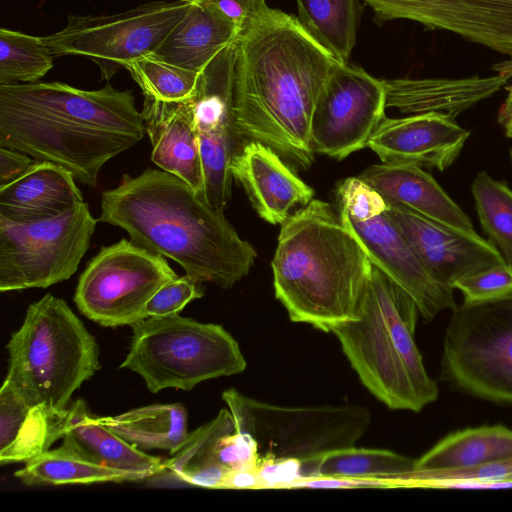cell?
I'll return each instance as SVG.
<instances>
[{
  "instance_id": "6da1fadb",
  "label": "cell",
  "mask_w": 512,
  "mask_h": 512,
  "mask_svg": "<svg viewBox=\"0 0 512 512\" xmlns=\"http://www.w3.org/2000/svg\"><path fill=\"white\" fill-rule=\"evenodd\" d=\"M234 116L240 141H258L298 169L314 161L310 128L339 60L297 17L269 8L236 40Z\"/></svg>"
},
{
  "instance_id": "7a4b0ae2",
  "label": "cell",
  "mask_w": 512,
  "mask_h": 512,
  "mask_svg": "<svg viewBox=\"0 0 512 512\" xmlns=\"http://www.w3.org/2000/svg\"><path fill=\"white\" fill-rule=\"evenodd\" d=\"M146 129L130 90L61 82L0 85V146L70 171L94 188L101 168Z\"/></svg>"
},
{
  "instance_id": "3957f363",
  "label": "cell",
  "mask_w": 512,
  "mask_h": 512,
  "mask_svg": "<svg viewBox=\"0 0 512 512\" xmlns=\"http://www.w3.org/2000/svg\"><path fill=\"white\" fill-rule=\"evenodd\" d=\"M98 221L125 230L134 244L177 262L196 281L224 289L247 276L257 257L222 211L162 169L123 175L102 193Z\"/></svg>"
},
{
  "instance_id": "277c9868",
  "label": "cell",
  "mask_w": 512,
  "mask_h": 512,
  "mask_svg": "<svg viewBox=\"0 0 512 512\" xmlns=\"http://www.w3.org/2000/svg\"><path fill=\"white\" fill-rule=\"evenodd\" d=\"M271 266L275 297L290 320L327 333L358 317L372 271L339 213L318 199L281 224Z\"/></svg>"
},
{
  "instance_id": "5b68a950",
  "label": "cell",
  "mask_w": 512,
  "mask_h": 512,
  "mask_svg": "<svg viewBox=\"0 0 512 512\" xmlns=\"http://www.w3.org/2000/svg\"><path fill=\"white\" fill-rule=\"evenodd\" d=\"M413 299L372 264L358 317L332 330L362 384L392 410L419 412L438 397L414 333Z\"/></svg>"
},
{
  "instance_id": "8992f818",
  "label": "cell",
  "mask_w": 512,
  "mask_h": 512,
  "mask_svg": "<svg viewBox=\"0 0 512 512\" xmlns=\"http://www.w3.org/2000/svg\"><path fill=\"white\" fill-rule=\"evenodd\" d=\"M6 348L4 382L29 405L67 409L73 393L100 368L95 338L69 305L52 294L29 305Z\"/></svg>"
},
{
  "instance_id": "52a82bcc",
  "label": "cell",
  "mask_w": 512,
  "mask_h": 512,
  "mask_svg": "<svg viewBox=\"0 0 512 512\" xmlns=\"http://www.w3.org/2000/svg\"><path fill=\"white\" fill-rule=\"evenodd\" d=\"M131 327L130 349L120 367L141 376L152 393L189 391L246 368L237 341L221 325L172 314L146 317Z\"/></svg>"
},
{
  "instance_id": "ba28073f",
  "label": "cell",
  "mask_w": 512,
  "mask_h": 512,
  "mask_svg": "<svg viewBox=\"0 0 512 512\" xmlns=\"http://www.w3.org/2000/svg\"><path fill=\"white\" fill-rule=\"evenodd\" d=\"M222 399L233 416L235 430L255 440L258 463L283 458L306 461L354 446L371 423V414L364 406H280L234 388L225 390Z\"/></svg>"
},
{
  "instance_id": "9c48e42d",
  "label": "cell",
  "mask_w": 512,
  "mask_h": 512,
  "mask_svg": "<svg viewBox=\"0 0 512 512\" xmlns=\"http://www.w3.org/2000/svg\"><path fill=\"white\" fill-rule=\"evenodd\" d=\"M441 367L442 379L459 390L512 403V294L453 310Z\"/></svg>"
},
{
  "instance_id": "30bf717a",
  "label": "cell",
  "mask_w": 512,
  "mask_h": 512,
  "mask_svg": "<svg viewBox=\"0 0 512 512\" xmlns=\"http://www.w3.org/2000/svg\"><path fill=\"white\" fill-rule=\"evenodd\" d=\"M97 221L83 201L55 216H0V291L47 288L69 279L90 247Z\"/></svg>"
},
{
  "instance_id": "8fae6325",
  "label": "cell",
  "mask_w": 512,
  "mask_h": 512,
  "mask_svg": "<svg viewBox=\"0 0 512 512\" xmlns=\"http://www.w3.org/2000/svg\"><path fill=\"white\" fill-rule=\"evenodd\" d=\"M189 0L152 1L112 15H69L66 26L42 39L54 57L91 59L101 79L153 54L183 19Z\"/></svg>"
},
{
  "instance_id": "7c38bea8",
  "label": "cell",
  "mask_w": 512,
  "mask_h": 512,
  "mask_svg": "<svg viewBox=\"0 0 512 512\" xmlns=\"http://www.w3.org/2000/svg\"><path fill=\"white\" fill-rule=\"evenodd\" d=\"M177 277L165 257L123 238L101 247L89 261L78 279L74 302L101 326H131L145 318L152 296Z\"/></svg>"
},
{
  "instance_id": "4fadbf2b",
  "label": "cell",
  "mask_w": 512,
  "mask_h": 512,
  "mask_svg": "<svg viewBox=\"0 0 512 512\" xmlns=\"http://www.w3.org/2000/svg\"><path fill=\"white\" fill-rule=\"evenodd\" d=\"M386 89L361 67L338 62L317 99L310 128L314 153L342 160L366 147L385 117Z\"/></svg>"
},
{
  "instance_id": "5bb4252c",
  "label": "cell",
  "mask_w": 512,
  "mask_h": 512,
  "mask_svg": "<svg viewBox=\"0 0 512 512\" xmlns=\"http://www.w3.org/2000/svg\"><path fill=\"white\" fill-rule=\"evenodd\" d=\"M235 44L222 49L199 72L191 96L203 167V201L222 212L231 197L229 165L241 142L234 116Z\"/></svg>"
},
{
  "instance_id": "9a60e30c",
  "label": "cell",
  "mask_w": 512,
  "mask_h": 512,
  "mask_svg": "<svg viewBox=\"0 0 512 512\" xmlns=\"http://www.w3.org/2000/svg\"><path fill=\"white\" fill-rule=\"evenodd\" d=\"M379 22L410 20L512 58V0H362Z\"/></svg>"
},
{
  "instance_id": "2e32d148",
  "label": "cell",
  "mask_w": 512,
  "mask_h": 512,
  "mask_svg": "<svg viewBox=\"0 0 512 512\" xmlns=\"http://www.w3.org/2000/svg\"><path fill=\"white\" fill-rule=\"evenodd\" d=\"M371 263L400 286L415 302L419 315L433 320L457 305L453 288L434 279L425 269L387 209L366 219L338 211Z\"/></svg>"
},
{
  "instance_id": "e0dca14e",
  "label": "cell",
  "mask_w": 512,
  "mask_h": 512,
  "mask_svg": "<svg viewBox=\"0 0 512 512\" xmlns=\"http://www.w3.org/2000/svg\"><path fill=\"white\" fill-rule=\"evenodd\" d=\"M387 213L428 273L446 286L452 287L461 277L507 265L497 247L475 230L460 229L400 205H387Z\"/></svg>"
},
{
  "instance_id": "ac0fdd59",
  "label": "cell",
  "mask_w": 512,
  "mask_h": 512,
  "mask_svg": "<svg viewBox=\"0 0 512 512\" xmlns=\"http://www.w3.org/2000/svg\"><path fill=\"white\" fill-rule=\"evenodd\" d=\"M470 132L435 113L411 114L380 122L366 147L382 163H407L443 171L460 155Z\"/></svg>"
},
{
  "instance_id": "d6986e66",
  "label": "cell",
  "mask_w": 512,
  "mask_h": 512,
  "mask_svg": "<svg viewBox=\"0 0 512 512\" xmlns=\"http://www.w3.org/2000/svg\"><path fill=\"white\" fill-rule=\"evenodd\" d=\"M272 148L247 141L233 155L229 170L245 191L259 217L283 224L291 209L313 200L314 190L299 178Z\"/></svg>"
},
{
  "instance_id": "ffe728a7",
  "label": "cell",
  "mask_w": 512,
  "mask_h": 512,
  "mask_svg": "<svg viewBox=\"0 0 512 512\" xmlns=\"http://www.w3.org/2000/svg\"><path fill=\"white\" fill-rule=\"evenodd\" d=\"M141 115L153 163L185 181L203 200L204 176L192 98L162 101L145 97Z\"/></svg>"
},
{
  "instance_id": "44dd1931",
  "label": "cell",
  "mask_w": 512,
  "mask_h": 512,
  "mask_svg": "<svg viewBox=\"0 0 512 512\" xmlns=\"http://www.w3.org/2000/svg\"><path fill=\"white\" fill-rule=\"evenodd\" d=\"M510 78L497 73L458 79L384 80L386 107L404 114L435 113L455 120L465 110L498 92Z\"/></svg>"
},
{
  "instance_id": "7402d4cb",
  "label": "cell",
  "mask_w": 512,
  "mask_h": 512,
  "mask_svg": "<svg viewBox=\"0 0 512 512\" xmlns=\"http://www.w3.org/2000/svg\"><path fill=\"white\" fill-rule=\"evenodd\" d=\"M387 205H400L427 218L465 230H474L467 214L421 166L382 163L367 167L359 176Z\"/></svg>"
},
{
  "instance_id": "603a6c76",
  "label": "cell",
  "mask_w": 512,
  "mask_h": 512,
  "mask_svg": "<svg viewBox=\"0 0 512 512\" xmlns=\"http://www.w3.org/2000/svg\"><path fill=\"white\" fill-rule=\"evenodd\" d=\"M74 179L60 165L35 161L21 177L0 187V216L19 221L59 215L83 202Z\"/></svg>"
},
{
  "instance_id": "cb8c5ba5",
  "label": "cell",
  "mask_w": 512,
  "mask_h": 512,
  "mask_svg": "<svg viewBox=\"0 0 512 512\" xmlns=\"http://www.w3.org/2000/svg\"><path fill=\"white\" fill-rule=\"evenodd\" d=\"M62 444L102 466L150 479L163 469V460L128 443L93 417L84 400L67 409Z\"/></svg>"
},
{
  "instance_id": "d4e9b609",
  "label": "cell",
  "mask_w": 512,
  "mask_h": 512,
  "mask_svg": "<svg viewBox=\"0 0 512 512\" xmlns=\"http://www.w3.org/2000/svg\"><path fill=\"white\" fill-rule=\"evenodd\" d=\"M67 409L57 410L45 404L29 405L3 382L0 389V463L26 462L62 439Z\"/></svg>"
},
{
  "instance_id": "484cf974",
  "label": "cell",
  "mask_w": 512,
  "mask_h": 512,
  "mask_svg": "<svg viewBox=\"0 0 512 512\" xmlns=\"http://www.w3.org/2000/svg\"><path fill=\"white\" fill-rule=\"evenodd\" d=\"M183 19L153 53L172 65L200 72L240 32L200 0H189Z\"/></svg>"
},
{
  "instance_id": "4316f807",
  "label": "cell",
  "mask_w": 512,
  "mask_h": 512,
  "mask_svg": "<svg viewBox=\"0 0 512 512\" xmlns=\"http://www.w3.org/2000/svg\"><path fill=\"white\" fill-rule=\"evenodd\" d=\"M235 431V422L229 409L223 408L208 423L190 432L172 458L163 461V469L153 478L203 488L221 489L229 472L216 455L219 440Z\"/></svg>"
},
{
  "instance_id": "83f0119b",
  "label": "cell",
  "mask_w": 512,
  "mask_h": 512,
  "mask_svg": "<svg viewBox=\"0 0 512 512\" xmlns=\"http://www.w3.org/2000/svg\"><path fill=\"white\" fill-rule=\"evenodd\" d=\"M512 457V431L484 425L446 435L415 460L414 470L438 471L482 466Z\"/></svg>"
},
{
  "instance_id": "f1b7e54d",
  "label": "cell",
  "mask_w": 512,
  "mask_h": 512,
  "mask_svg": "<svg viewBox=\"0 0 512 512\" xmlns=\"http://www.w3.org/2000/svg\"><path fill=\"white\" fill-rule=\"evenodd\" d=\"M97 420L142 451L157 449L172 455L189 434L187 411L181 403L153 404Z\"/></svg>"
},
{
  "instance_id": "f546056e",
  "label": "cell",
  "mask_w": 512,
  "mask_h": 512,
  "mask_svg": "<svg viewBox=\"0 0 512 512\" xmlns=\"http://www.w3.org/2000/svg\"><path fill=\"white\" fill-rule=\"evenodd\" d=\"M414 467V459L391 450L357 448L354 445L302 461V478H375L390 481L394 488H398V481L413 471Z\"/></svg>"
},
{
  "instance_id": "4dcf8cb0",
  "label": "cell",
  "mask_w": 512,
  "mask_h": 512,
  "mask_svg": "<svg viewBox=\"0 0 512 512\" xmlns=\"http://www.w3.org/2000/svg\"><path fill=\"white\" fill-rule=\"evenodd\" d=\"M15 476L26 486L142 480L138 475L97 464L61 444L26 461Z\"/></svg>"
},
{
  "instance_id": "1f68e13d",
  "label": "cell",
  "mask_w": 512,
  "mask_h": 512,
  "mask_svg": "<svg viewBox=\"0 0 512 512\" xmlns=\"http://www.w3.org/2000/svg\"><path fill=\"white\" fill-rule=\"evenodd\" d=\"M298 20L337 60L347 63L356 44L358 0H295Z\"/></svg>"
},
{
  "instance_id": "d6a6232c",
  "label": "cell",
  "mask_w": 512,
  "mask_h": 512,
  "mask_svg": "<svg viewBox=\"0 0 512 512\" xmlns=\"http://www.w3.org/2000/svg\"><path fill=\"white\" fill-rule=\"evenodd\" d=\"M471 192L484 232L512 268V189L482 171L474 178Z\"/></svg>"
},
{
  "instance_id": "836d02e7",
  "label": "cell",
  "mask_w": 512,
  "mask_h": 512,
  "mask_svg": "<svg viewBox=\"0 0 512 512\" xmlns=\"http://www.w3.org/2000/svg\"><path fill=\"white\" fill-rule=\"evenodd\" d=\"M42 37L0 29V85L35 83L53 67Z\"/></svg>"
},
{
  "instance_id": "e575fe53",
  "label": "cell",
  "mask_w": 512,
  "mask_h": 512,
  "mask_svg": "<svg viewBox=\"0 0 512 512\" xmlns=\"http://www.w3.org/2000/svg\"><path fill=\"white\" fill-rule=\"evenodd\" d=\"M400 488L508 489L512 488V457L482 466L438 470H413L399 481Z\"/></svg>"
},
{
  "instance_id": "d590c367",
  "label": "cell",
  "mask_w": 512,
  "mask_h": 512,
  "mask_svg": "<svg viewBox=\"0 0 512 512\" xmlns=\"http://www.w3.org/2000/svg\"><path fill=\"white\" fill-rule=\"evenodd\" d=\"M125 69L139 85L144 97L162 101L190 98L199 76V72L172 65L153 54L131 61Z\"/></svg>"
},
{
  "instance_id": "8d00e7d4",
  "label": "cell",
  "mask_w": 512,
  "mask_h": 512,
  "mask_svg": "<svg viewBox=\"0 0 512 512\" xmlns=\"http://www.w3.org/2000/svg\"><path fill=\"white\" fill-rule=\"evenodd\" d=\"M459 290L465 303L500 299L512 294V268L495 266L457 279L452 284Z\"/></svg>"
},
{
  "instance_id": "74e56055",
  "label": "cell",
  "mask_w": 512,
  "mask_h": 512,
  "mask_svg": "<svg viewBox=\"0 0 512 512\" xmlns=\"http://www.w3.org/2000/svg\"><path fill=\"white\" fill-rule=\"evenodd\" d=\"M203 295L202 283L187 274L177 277L164 284L148 301L145 318L178 314L189 302Z\"/></svg>"
},
{
  "instance_id": "f35d334b",
  "label": "cell",
  "mask_w": 512,
  "mask_h": 512,
  "mask_svg": "<svg viewBox=\"0 0 512 512\" xmlns=\"http://www.w3.org/2000/svg\"><path fill=\"white\" fill-rule=\"evenodd\" d=\"M216 455L220 464L229 471L256 468L259 459L252 436L236 430L219 440Z\"/></svg>"
},
{
  "instance_id": "ab89813d",
  "label": "cell",
  "mask_w": 512,
  "mask_h": 512,
  "mask_svg": "<svg viewBox=\"0 0 512 512\" xmlns=\"http://www.w3.org/2000/svg\"><path fill=\"white\" fill-rule=\"evenodd\" d=\"M212 11L234 25L246 29L270 8L265 0H200Z\"/></svg>"
},
{
  "instance_id": "60d3db41",
  "label": "cell",
  "mask_w": 512,
  "mask_h": 512,
  "mask_svg": "<svg viewBox=\"0 0 512 512\" xmlns=\"http://www.w3.org/2000/svg\"><path fill=\"white\" fill-rule=\"evenodd\" d=\"M256 470L265 488H289L302 478V461L295 458L260 461Z\"/></svg>"
},
{
  "instance_id": "b9f144b4",
  "label": "cell",
  "mask_w": 512,
  "mask_h": 512,
  "mask_svg": "<svg viewBox=\"0 0 512 512\" xmlns=\"http://www.w3.org/2000/svg\"><path fill=\"white\" fill-rule=\"evenodd\" d=\"M289 488L311 489H352V488H394L390 481L375 478H349L335 476H319L302 478Z\"/></svg>"
},
{
  "instance_id": "7bdbcfd3",
  "label": "cell",
  "mask_w": 512,
  "mask_h": 512,
  "mask_svg": "<svg viewBox=\"0 0 512 512\" xmlns=\"http://www.w3.org/2000/svg\"><path fill=\"white\" fill-rule=\"evenodd\" d=\"M34 162L23 152L0 146V187L21 177Z\"/></svg>"
},
{
  "instance_id": "ee69618b",
  "label": "cell",
  "mask_w": 512,
  "mask_h": 512,
  "mask_svg": "<svg viewBox=\"0 0 512 512\" xmlns=\"http://www.w3.org/2000/svg\"><path fill=\"white\" fill-rule=\"evenodd\" d=\"M221 489H262V482L256 468L229 471Z\"/></svg>"
},
{
  "instance_id": "f6af8a7d",
  "label": "cell",
  "mask_w": 512,
  "mask_h": 512,
  "mask_svg": "<svg viewBox=\"0 0 512 512\" xmlns=\"http://www.w3.org/2000/svg\"><path fill=\"white\" fill-rule=\"evenodd\" d=\"M498 74L508 75L512 78V58L504 59L492 66ZM512 120V85L508 88V95L501 105L498 114V123L505 127Z\"/></svg>"
},
{
  "instance_id": "bcb514c9",
  "label": "cell",
  "mask_w": 512,
  "mask_h": 512,
  "mask_svg": "<svg viewBox=\"0 0 512 512\" xmlns=\"http://www.w3.org/2000/svg\"><path fill=\"white\" fill-rule=\"evenodd\" d=\"M504 129L506 136L512 139V120L504 127Z\"/></svg>"
},
{
  "instance_id": "7dc6e473",
  "label": "cell",
  "mask_w": 512,
  "mask_h": 512,
  "mask_svg": "<svg viewBox=\"0 0 512 512\" xmlns=\"http://www.w3.org/2000/svg\"><path fill=\"white\" fill-rule=\"evenodd\" d=\"M510 160H511V163H512V147L510 149Z\"/></svg>"
}]
</instances>
